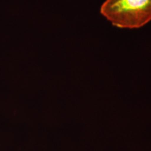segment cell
Returning a JSON list of instances; mask_svg holds the SVG:
<instances>
[{
	"instance_id": "cell-1",
	"label": "cell",
	"mask_w": 151,
	"mask_h": 151,
	"mask_svg": "<svg viewBox=\"0 0 151 151\" xmlns=\"http://www.w3.org/2000/svg\"><path fill=\"white\" fill-rule=\"evenodd\" d=\"M100 14L114 27L138 29L151 21V0H106Z\"/></svg>"
}]
</instances>
